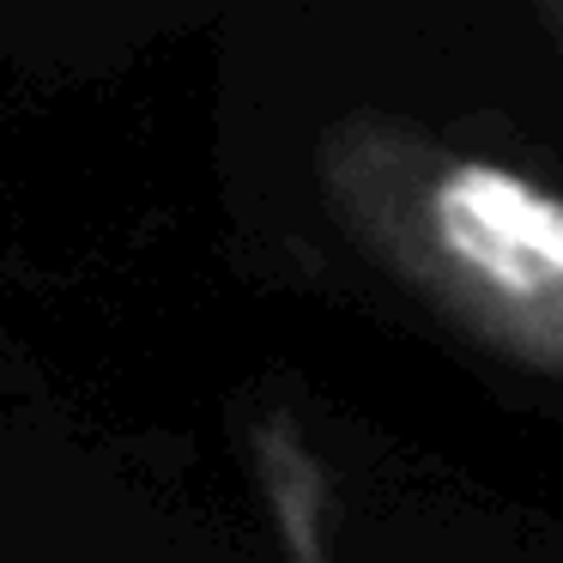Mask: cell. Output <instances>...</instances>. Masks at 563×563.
Listing matches in <instances>:
<instances>
[{
    "instance_id": "1",
    "label": "cell",
    "mask_w": 563,
    "mask_h": 563,
    "mask_svg": "<svg viewBox=\"0 0 563 563\" xmlns=\"http://www.w3.org/2000/svg\"><path fill=\"white\" fill-rule=\"evenodd\" d=\"M340 231L490 357L563 382V188L382 110L321 134Z\"/></svg>"
},
{
    "instance_id": "2",
    "label": "cell",
    "mask_w": 563,
    "mask_h": 563,
    "mask_svg": "<svg viewBox=\"0 0 563 563\" xmlns=\"http://www.w3.org/2000/svg\"><path fill=\"white\" fill-rule=\"evenodd\" d=\"M243 461L267 533L285 558L328 563L340 551V485L291 406H261L243 424Z\"/></svg>"
},
{
    "instance_id": "3",
    "label": "cell",
    "mask_w": 563,
    "mask_h": 563,
    "mask_svg": "<svg viewBox=\"0 0 563 563\" xmlns=\"http://www.w3.org/2000/svg\"><path fill=\"white\" fill-rule=\"evenodd\" d=\"M551 19H558V25H563V0H551Z\"/></svg>"
}]
</instances>
